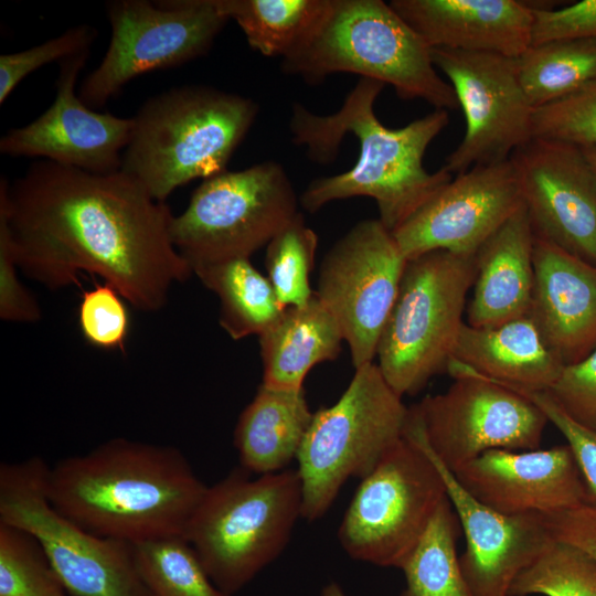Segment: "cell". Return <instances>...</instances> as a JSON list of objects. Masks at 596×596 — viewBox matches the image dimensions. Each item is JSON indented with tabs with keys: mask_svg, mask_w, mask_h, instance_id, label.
I'll use <instances>...</instances> for the list:
<instances>
[{
	"mask_svg": "<svg viewBox=\"0 0 596 596\" xmlns=\"http://www.w3.org/2000/svg\"><path fill=\"white\" fill-rule=\"evenodd\" d=\"M19 268L50 289L99 276L132 307L162 309L171 288L193 275L170 235L173 214L132 177L93 173L49 160L0 181Z\"/></svg>",
	"mask_w": 596,
	"mask_h": 596,
	"instance_id": "cell-1",
	"label": "cell"
},
{
	"mask_svg": "<svg viewBox=\"0 0 596 596\" xmlns=\"http://www.w3.org/2000/svg\"><path fill=\"white\" fill-rule=\"evenodd\" d=\"M384 86L360 77L331 115L294 104L289 120L292 141L306 147L312 161H333L347 134L358 139L360 149L350 170L308 184L299 199L307 212L315 213L337 200L368 196L375 201L379 220L392 233L453 179L443 167L435 172L424 167L427 148L449 123L448 111L434 109L401 128L386 127L374 113Z\"/></svg>",
	"mask_w": 596,
	"mask_h": 596,
	"instance_id": "cell-2",
	"label": "cell"
},
{
	"mask_svg": "<svg viewBox=\"0 0 596 596\" xmlns=\"http://www.w3.org/2000/svg\"><path fill=\"white\" fill-rule=\"evenodd\" d=\"M206 489L177 447L123 437L60 459L45 476L58 512L131 544L183 536Z\"/></svg>",
	"mask_w": 596,
	"mask_h": 596,
	"instance_id": "cell-3",
	"label": "cell"
},
{
	"mask_svg": "<svg viewBox=\"0 0 596 596\" xmlns=\"http://www.w3.org/2000/svg\"><path fill=\"white\" fill-rule=\"evenodd\" d=\"M258 111L248 97L204 85L153 95L132 117L120 170L164 202L177 188L226 171Z\"/></svg>",
	"mask_w": 596,
	"mask_h": 596,
	"instance_id": "cell-4",
	"label": "cell"
},
{
	"mask_svg": "<svg viewBox=\"0 0 596 596\" xmlns=\"http://www.w3.org/2000/svg\"><path fill=\"white\" fill-rule=\"evenodd\" d=\"M281 70L309 84L353 73L392 86L402 99H423L447 111L459 108L430 47L382 0H330L310 36L283 58Z\"/></svg>",
	"mask_w": 596,
	"mask_h": 596,
	"instance_id": "cell-5",
	"label": "cell"
},
{
	"mask_svg": "<svg viewBox=\"0 0 596 596\" xmlns=\"http://www.w3.org/2000/svg\"><path fill=\"white\" fill-rule=\"evenodd\" d=\"M251 475L238 467L207 486L183 535L211 579L231 595L283 553L301 518L297 469Z\"/></svg>",
	"mask_w": 596,
	"mask_h": 596,
	"instance_id": "cell-6",
	"label": "cell"
},
{
	"mask_svg": "<svg viewBox=\"0 0 596 596\" xmlns=\"http://www.w3.org/2000/svg\"><path fill=\"white\" fill-rule=\"evenodd\" d=\"M475 275V255L433 251L407 259L376 350L383 377L401 397L447 372Z\"/></svg>",
	"mask_w": 596,
	"mask_h": 596,
	"instance_id": "cell-7",
	"label": "cell"
},
{
	"mask_svg": "<svg viewBox=\"0 0 596 596\" xmlns=\"http://www.w3.org/2000/svg\"><path fill=\"white\" fill-rule=\"evenodd\" d=\"M377 364L359 369L340 398L313 413L296 460L301 518H322L350 478H365L404 435L409 407Z\"/></svg>",
	"mask_w": 596,
	"mask_h": 596,
	"instance_id": "cell-8",
	"label": "cell"
},
{
	"mask_svg": "<svg viewBox=\"0 0 596 596\" xmlns=\"http://www.w3.org/2000/svg\"><path fill=\"white\" fill-rule=\"evenodd\" d=\"M47 467L40 457L0 465V521L36 539L70 596H152L134 544L94 534L51 504Z\"/></svg>",
	"mask_w": 596,
	"mask_h": 596,
	"instance_id": "cell-9",
	"label": "cell"
},
{
	"mask_svg": "<svg viewBox=\"0 0 596 596\" xmlns=\"http://www.w3.org/2000/svg\"><path fill=\"white\" fill-rule=\"evenodd\" d=\"M298 213L284 167L264 161L207 178L170 223L172 243L191 269L249 258Z\"/></svg>",
	"mask_w": 596,
	"mask_h": 596,
	"instance_id": "cell-10",
	"label": "cell"
},
{
	"mask_svg": "<svg viewBox=\"0 0 596 596\" xmlns=\"http://www.w3.org/2000/svg\"><path fill=\"white\" fill-rule=\"evenodd\" d=\"M447 497L425 448L404 434L361 480L338 530L353 560L401 568Z\"/></svg>",
	"mask_w": 596,
	"mask_h": 596,
	"instance_id": "cell-11",
	"label": "cell"
},
{
	"mask_svg": "<svg viewBox=\"0 0 596 596\" xmlns=\"http://www.w3.org/2000/svg\"><path fill=\"white\" fill-rule=\"evenodd\" d=\"M106 13L109 45L78 89L82 102L93 109L143 73L181 66L206 54L230 21L216 0H111Z\"/></svg>",
	"mask_w": 596,
	"mask_h": 596,
	"instance_id": "cell-12",
	"label": "cell"
},
{
	"mask_svg": "<svg viewBox=\"0 0 596 596\" xmlns=\"http://www.w3.org/2000/svg\"><path fill=\"white\" fill-rule=\"evenodd\" d=\"M447 372L451 385L413 406L427 445L450 471L488 450L540 448L549 421L526 396L455 363Z\"/></svg>",
	"mask_w": 596,
	"mask_h": 596,
	"instance_id": "cell-13",
	"label": "cell"
},
{
	"mask_svg": "<svg viewBox=\"0 0 596 596\" xmlns=\"http://www.w3.org/2000/svg\"><path fill=\"white\" fill-rule=\"evenodd\" d=\"M406 262L379 219L353 225L322 258L315 292L338 322L354 369L376 356Z\"/></svg>",
	"mask_w": 596,
	"mask_h": 596,
	"instance_id": "cell-14",
	"label": "cell"
},
{
	"mask_svg": "<svg viewBox=\"0 0 596 596\" xmlns=\"http://www.w3.org/2000/svg\"><path fill=\"white\" fill-rule=\"evenodd\" d=\"M432 60L454 88L466 129L443 168L453 175L510 159L533 138L534 108L518 77L517 60L485 52L430 49Z\"/></svg>",
	"mask_w": 596,
	"mask_h": 596,
	"instance_id": "cell-15",
	"label": "cell"
},
{
	"mask_svg": "<svg viewBox=\"0 0 596 596\" xmlns=\"http://www.w3.org/2000/svg\"><path fill=\"white\" fill-rule=\"evenodd\" d=\"M521 205L510 159L475 166L454 175L392 235L406 259L433 251L476 255Z\"/></svg>",
	"mask_w": 596,
	"mask_h": 596,
	"instance_id": "cell-16",
	"label": "cell"
},
{
	"mask_svg": "<svg viewBox=\"0 0 596 596\" xmlns=\"http://www.w3.org/2000/svg\"><path fill=\"white\" fill-rule=\"evenodd\" d=\"M510 160L534 235L596 266V175L583 149L532 138Z\"/></svg>",
	"mask_w": 596,
	"mask_h": 596,
	"instance_id": "cell-17",
	"label": "cell"
},
{
	"mask_svg": "<svg viewBox=\"0 0 596 596\" xmlns=\"http://www.w3.org/2000/svg\"><path fill=\"white\" fill-rule=\"evenodd\" d=\"M91 50L58 62L56 94L52 105L30 124L12 128L0 139V152L11 157H38L93 173L121 169L134 120L95 111L75 92Z\"/></svg>",
	"mask_w": 596,
	"mask_h": 596,
	"instance_id": "cell-18",
	"label": "cell"
},
{
	"mask_svg": "<svg viewBox=\"0 0 596 596\" xmlns=\"http://www.w3.org/2000/svg\"><path fill=\"white\" fill-rule=\"evenodd\" d=\"M404 434L425 448L443 475L446 494L466 539L459 564L473 595L510 596L519 574L554 541L545 517L502 514L476 499L432 451L414 407L409 408Z\"/></svg>",
	"mask_w": 596,
	"mask_h": 596,
	"instance_id": "cell-19",
	"label": "cell"
},
{
	"mask_svg": "<svg viewBox=\"0 0 596 596\" xmlns=\"http://www.w3.org/2000/svg\"><path fill=\"white\" fill-rule=\"evenodd\" d=\"M454 475L476 499L507 515H549L587 503L584 481L567 445L488 450Z\"/></svg>",
	"mask_w": 596,
	"mask_h": 596,
	"instance_id": "cell-20",
	"label": "cell"
},
{
	"mask_svg": "<svg viewBox=\"0 0 596 596\" xmlns=\"http://www.w3.org/2000/svg\"><path fill=\"white\" fill-rule=\"evenodd\" d=\"M533 263L529 316L564 365L578 362L596 349V266L536 236Z\"/></svg>",
	"mask_w": 596,
	"mask_h": 596,
	"instance_id": "cell-21",
	"label": "cell"
},
{
	"mask_svg": "<svg viewBox=\"0 0 596 596\" xmlns=\"http://www.w3.org/2000/svg\"><path fill=\"white\" fill-rule=\"evenodd\" d=\"M430 47L519 57L531 46L533 10L518 0H392Z\"/></svg>",
	"mask_w": 596,
	"mask_h": 596,
	"instance_id": "cell-22",
	"label": "cell"
},
{
	"mask_svg": "<svg viewBox=\"0 0 596 596\" xmlns=\"http://www.w3.org/2000/svg\"><path fill=\"white\" fill-rule=\"evenodd\" d=\"M534 238L522 203L478 249L467 324L490 327L529 315L534 288Z\"/></svg>",
	"mask_w": 596,
	"mask_h": 596,
	"instance_id": "cell-23",
	"label": "cell"
},
{
	"mask_svg": "<svg viewBox=\"0 0 596 596\" xmlns=\"http://www.w3.org/2000/svg\"><path fill=\"white\" fill-rule=\"evenodd\" d=\"M449 363L526 392L549 391L565 366L529 315L490 327L465 323Z\"/></svg>",
	"mask_w": 596,
	"mask_h": 596,
	"instance_id": "cell-24",
	"label": "cell"
},
{
	"mask_svg": "<svg viewBox=\"0 0 596 596\" xmlns=\"http://www.w3.org/2000/svg\"><path fill=\"white\" fill-rule=\"evenodd\" d=\"M259 337L262 384L280 390H302L309 371L333 361L344 341L341 329L316 292L301 307H286Z\"/></svg>",
	"mask_w": 596,
	"mask_h": 596,
	"instance_id": "cell-25",
	"label": "cell"
},
{
	"mask_svg": "<svg viewBox=\"0 0 596 596\" xmlns=\"http://www.w3.org/2000/svg\"><path fill=\"white\" fill-rule=\"evenodd\" d=\"M312 417L304 389L260 384L234 428L241 467L256 476L285 470L297 458Z\"/></svg>",
	"mask_w": 596,
	"mask_h": 596,
	"instance_id": "cell-26",
	"label": "cell"
},
{
	"mask_svg": "<svg viewBox=\"0 0 596 596\" xmlns=\"http://www.w3.org/2000/svg\"><path fill=\"white\" fill-rule=\"evenodd\" d=\"M192 273L219 297V322L233 340L262 334L285 309L249 258L200 265Z\"/></svg>",
	"mask_w": 596,
	"mask_h": 596,
	"instance_id": "cell-27",
	"label": "cell"
},
{
	"mask_svg": "<svg viewBox=\"0 0 596 596\" xmlns=\"http://www.w3.org/2000/svg\"><path fill=\"white\" fill-rule=\"evenodd\" d=\"M243 31L252 50L285 58L313 32L330 0H216Z\"/></svg>",
	"mask_w": 596,
	"mask_h": 596,
	"instance_id": "cell-28",
	"label": "cell"
},
{
	"mask_svg": "<svg viewBox=\"0 0 596 596\" xmlns=\"http://www.w3.org/2000/svg\"><path fill=\"white\" fill-rule=\"evenodd\" d=\"M517 60L522 89L535 109L596 82V40L531 45Z\"/></svg>",
	"mask_w": 596,
	"mask_h": 596,
	"instance_id": "cell-29",
	"label": "cell"
},
{
	"mask_svg": "<svg viewBox=\"0 0 596 596\" xmlns=\"http://www.w3.org/2000/svg\"><path fill=\"white\" fill-rule=\"evenodd\" d=\"M459 529L456 512L446 497L400 568L405 577L400 596H475L456 551Z\"/></svg>",
	"mask_w": 596,
	"mask_h": 596,
	"instance_id": "cell-30",
	"label": "cell"
},
{
	"mask_svg": "<svg viewBox=\"0 0 596 596\" xmlns=\"http://www.w3.org/2000/svg\"><path fill=\"white\" fill-rule=\"evenodd\" d=\"M134 545L140 575L152 596H234L215 585L183 536Z\"/></svg>",
	"mask_w": 596,
	"mask_h": 596,
	"instance_id": "cell-31",
	"label": "cell"
},
{
	"mask_svg": "<svg viewBox=\"0 0 596 596\" xmlns=\"http://www.w3.org/2000/svg\"><path fill=\"white\" fill-rule=\"evenodd\" d=\"M317 247L318 236L300 212L266 245L267 278L285 308L305 306L315 295L310 273Z\"/></svg>",
	"mask_w": 596,
	"mask_h": 596,
	"instance_id": "cell-32",
	"label": "cell"
},
{
	"mask_svg": "<svg viewBox=\"0 0 596 596\" xmlns=\"http://www.w3.org/2000/svg\"><path fill=\"white\" fill-rule=\"evenodd\" d=\"M510 596H596V558L554 539L513 582Z\"/></svg>",
	"mask_w": 596,
	"mask_h": 596,
	"instance_id": "cell-33",
	"label": "cell"
},
{
	"mask_svg": "<svg viewBox=\"0 0 596 596\" xmlns=\"http://www.w3.org/2000/svg\"><path fill=\"white\" fill-rule=\"evenodd\" d=\"M0 596H70L36 539L1 521Z\"/></svg>",
	"mask_w": 596,
	"mask_h": 596,
	"instance_id": "cell-34",
	"label": "cell"
},
{
	"mask_svg": "<svg viewBox=\"0 0 596 596\" xmlns=\"http://www.w3.org/2000/svg\"><path fill=\"white\" fill-rule=\"evenodd\" d=\"M533 138L596 146V82L556 102L534 109Z\"/></svg>",
	"mask_w": 596,
	"mask_h": 596,
	"instance_id": "cell-35",
	"label": "cell"
},
{
	"mask_svg": "<svg viewBox=\"0 0 596 596\" xmlns=\"http://www.w3.org/2000/svg\"><path fill=\"white\" fill-rule=\"evenodd\" d=\"M123 296L110 285L97 284L82 294L78 324L84 339L104 350L125 349L130 316Z\"/></svg>",
	"mask_w": 596,
	"mask_h": 596,
	"instance_id": "cell-36",
	"label": "cell"
},
{
	"mask_svg": "<svg viewBox=\"0 0 596 596\" xmlns=\"http://www.w3.org/2000/svg\"><path fill=\"white\" fill-rule=\"evenodd\" d=\"M97 30L89 24H78L62 34L30 49L0 55V104L32 72L54 62L91 50Z\"/></svg>",
	"mask_w": 596,
	"mask_h": 596,
	"instance_id": "cell-37",
	"label": "cell"
},
{
	"mask_svg": "<svg viewBox=\"0 0 596 596\" xmlns=\"http://www.w3.org/2000/svg\"><path fill=\"white\" fill-rule=\"evenodd\" d=\"M517 392L533 402L564 436L584 481L587 503L596 507V429L573 419L547 392Z\"/></svg>",
	"mask_w": 596,
	"mask_h": 596,
	"instance_id": "cell-38",
	"label": "cell"
},
{
	"mask_svg": "<svg viewBox=\"0 0 596 596\" xmlns=\"http://www.w3.org/2000/svg\"><path fill=\"white\" fill-rule=\"evenodd\" d=\"M546 392L573 419L596 429V349L565 365Z\"/></svg>",
	"mask_w": 596,
	"mask_h": 596,
	"instance_id": "cell-39",
	"label": "cell"
},
{
	"mask_svg": "<svg viewBox=\"0 0 596 596\" xmlns=\"http://www.w3.org/2000/svg\"><path fill=\"white\" fill-rule=\"evenodd\" d=\"M531 8V45L558 40H596V0H582L560 9Z\"/></svg>",
	"mask_w": 596,
	"mask_h": 596,
	"instance_id": "cell-40",
	"label": "cell"
},
{
	"mask_svg": "<svg viewBox=\"0 0 596 596\" xmlns=\"http://www.w3.org/2000/svg\"><path fill=\"white\" fill-rule=\"evenodd\" d=\"M19 266L6 221L0 216V318L4 321L33 323L42 310L19 278Z\"/></svg>",
	"mask_w": 596,
	"mask_h": 596,
	"instance_id": "cell-41",
	"label": "cell"
},
{
	"mask_svg": "<svg viewBox=\"0 0 596 596\" xmlns=\"http://www.w3.org/2000/svg\"><path fill=\"white\" fill-rule=\"evenodd\" d=\"M544 517L554 539L572 544L596 558L595 505L585 503Z\"/></svg>",
	"mask_w": 596,
	"mask_h": 596,
	"instance_id": "cell-42",
	"label": "cell"
},
{
	"mask_svg": "<svg viewBox=\"0 0 596 596\" xmlns=\"http://www.w3.org/2000/svg\"><path fill=\"white\" fill-rule=\"evenodd\" d=\"M320 596H347V594L337 582H330L323 586Z\"/></svg>",
	"mask_w": 596,
	"mask_h": 596,
	"instance_id": "cell-43",
	"label": "cell"
},
{
	"mask_svg": "<svg viewBox=\"0 0 596 596\" xmlns=\"http://www.w3.org/2000/svg\"><path fill=\"white\" fill-rule=\"evenodd\" d=\"M582 149L593 172L596 175V146H590Z\"/></svg>",
	"mask_w": 596,
	"mask_h": 596,
	"instance_id": "cell-44",
	"label": "cell"
}]
</instances>
